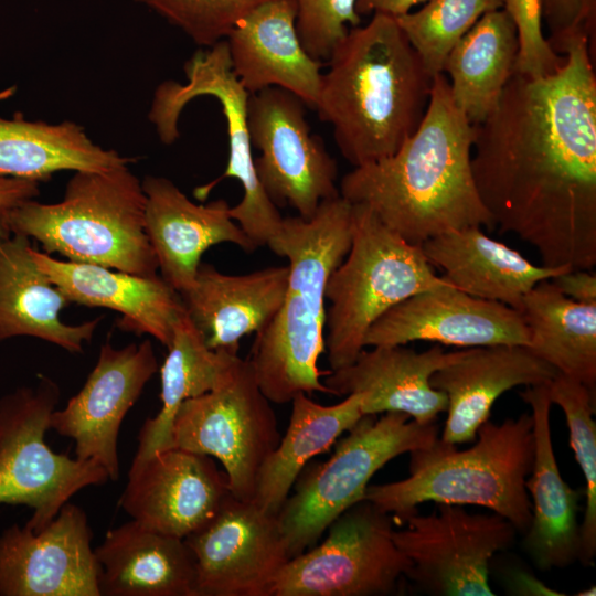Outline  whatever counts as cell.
<instances>
[{"mask_svg": "<svg viewBox=\"0 0 596 596\" xmlns=\"http://www.w3.org/2000/svg\"><path fill=\"white\" fill-rule=\"evenodd\" d=\"M195 44L210 47L226 39L235 24L253 9L269 0H135Z\"/></svg>", "mask_w": 596, "mask_h": 596, "instance_id": "37", "label": "cell"}, {"mask_svg": "<svg viewBox=\"0 0 596 596\" xmlns=\"http://www.w3.org/2000/svg\"><path fill=\"white\" fill-rule=\"evenodd\" d=\"M352 205L351 245L326 287L324 342L331 371L356 359L368 330L392 307L450 285L435 274L421 246L386 227L368 207Z\"/></svg>", "mask_w": 596, "mask_h": 596, "instance_id": "7", "label": "cell"}, {"mask_svg": "<svg viewBox=\"0 0 596 596\" xmlns=\"http://www.w3.org/2000/svg\"><path fill=\"white\" fill-rule=\"evenodd\" d=\"M305 103L280 87L247 99V126L258 180L276 206L290 205L310 219L323 200L338 196V166L310 132Z\"/></svg>", "mask_w": 596, "mask_h": 596, "instance_id": "14", "label": "cell"}, {"mask_svg": "<svg viewBox=\"0 0 596 596\" xmlns=\"http://www.w3.org/2000/svg\"><path fill=\"white\" fill-rule=\"evenodd\" d=\"M428 0H356V12L362 15L382 13L391 17H400Z\"/></svg>", "mask_w": 596, "mask_h": 596, "instance_id": "43", "label": "cell"}, {"mask_svg": "<svg viewBox=\"0 0 596 596\" xmlns=\"http://www.w3.org/2000/svg\"><path fill=\"white\" fill-rule=\"evenodd\" d=\"M371 348L363 349L351 364L324 375L330 394L358 393L363 415L398 412L421 424L436 422L447 411V396L430 385V377L460 360L468 349L446 352L440 344L422 352L404 345Z\"/></svg>", "mask_w": 596, "mask_h": 596, "instance_id": "21", "label": "cell"}, {"mask_svg": "<svg viewBox=\"0 0 596 596\" xmlns=\"http://www.w3.org/2000/svg\"><path fill=\"white\" fill-rule=\"evenodd\" d=\"M551 75L513 72L473 125L471 170L500 233L532 245L551 268L596 265V76L586 32Z\"/></svg>", "mask_w": 596, "mask_h": 596, "instance_id": "1", "label": "cell"}, {"mask_svg": "<svg viewBox=\"0 0 596 596\" xmlns=\"http://www.w3.org/2000/svg\"><path fill=\"white\" fill-rule=\"evenodd\" d=\"M315 110L354 167L392 156L418 128L433 76L396 19L374 13L331 53Z\"/></svg>", "mask_w": 596, "mask_h": 596, "instance_id": "3", "label": "cell"}, {"mask_svg": "<svg viewBox=\"0 0 596 596\" xmlns=\"http://www.w3.org/2000/svg\"><path fill=\"white\" fill-rule=\"evenodd\" d=\"M232 71L249 94L280 87L315 109L322 63L304 49L292 0H269L241 19L225 39Z\"/></svg>", "mask_w": 596, "mask_h": 596, "instance_id": "22", "label": "cell"}, {"mask_svg": "<svg viewBox=\"0 0 596 596\" xmlns=\"http://www.w3.org/2000/svg\"><path fill=\"white\" fill-rule=\"evenodd\" d=\"M158 371L150 340L115 348L106 341L83 387L50 417V429L75 443V457L91 460L117 480L118 435L124 417Z\"/></svg>", "mask_w": 596, "mask_h": 596, "instance_id": "16", "label": "cell"}, {"mask_svg": "<svg viewBox=\"0 0 596 596\" xmlns=\"http://www.w3.org/2000/svg\"><path fill=\"white\" fill-rule=\"evenodd\" d=\"M39 194L36 181L0 177V241L12 235L9 224L12 211Z\"/></svg>", "mask_w": 596, "mask_h": 596, "instance_id": "41", "label": "cell"}, {"mask_svg": "<svg viewBox=\"0 0 596 596\" xmlns=\"http://www.w3.org/2000/svg\"><path fill=\"white\" fill-rule=\"evenodd\" d=\"M86 513L65 503L41 531L14 523L0 534V596H100Z\"/></svg>", "mask_w": 596, "mask_h": 596, "instance_id": "17", "label": "cell"}, {"mask_svg": "<svg viewBox=\"0 0 596 596\" xmlns=\"http://www.w3.org/2000/svg\"><path fill=\"white\" fill-rule=\"evenodd\" d=\"M576 595L577 596H595L596 595V588H595V586H590L589 588L581 590Z\"/></svg>", "mask_w": 596, "mask_h": 596, "instance_id": "45", "label": "cell"}, {"mask_svg": "<svg viewBox=\"0 0 596 596\" xmlns=\"http://www.w3.org/2000/svg\"><path fill=\"white\" fill-rule=\"evenodd\" d=\"M436 422L421 424L408 415H363L324 462L302 470L277 513L289 558L310 549L344 510L363 499L373 475L395 457L429 447L438 438Z\"/></svg>", "mask_w": 596, "mask_h": 596, "instance_id": "8", "label": "cell"}, {"mask_svg": "<svg viewBox=\"0 0 596 596\" xmlns=\"http://www.w3.org/2000/svg\"><path fill=\"white\" fill-rule=\"evenodd\" d=\"M287 278V266L227 275L201 263L194 284L180 297L209 348L237 353L241 338L260 332L274 318Z\"/></svg>", "mask_w": 596, "mask_h": 596, "instance_id": "26", "label": "cell"}, {"mask_svg": "<svg viewBox=\"0 0 596 596\" xmlns=\"http://www.w3.org/2000/svg\"><path fill=\"white\" fill-rule=\"evenodd\" d=\"M558 372L523 345L469 348L458 361L435 372L430 385L448 401L440 439L475 441L494 402L517 386L547 384Z\"/></svg>", "mask_w": 596, "mask_h": 596, "instance_id": "23", "label": "cell"}, {"mask_svg": "<svg viewBox=\"0 0 596 596\" xmlns=\"http://www.w3.org/2000/svg\"><path fill=\"white\" fill-rule=\"evenodd\" d=\"M296 30L306 52L315 60L328 61L350 28L361 24L356 0H292Z\"/></svg>", "mask_w": 596, "mask_h": 596, "instance_id": "38", "label": "cell"}, {"mask_svg": "<svg viewBox=\"0 0 596 596\" xmlns=\"http://www.w3.org/2000/svg\"><path fill=\"white\" fill-rule=\"evenodd\" d=\"M145 210L142 183L123 166L108 171H75L61 201L29 200L12 211L9 224L12 234L38 241L49 255L157 276Z\"/></svg>", "mask_w": 596, "mask_h": 596, "instance_id": "6", "label": "cell"}, {"mask_svg": "<svg viewBox=\"0 0 596 596\" xmlns=\"http://www.w3.org/2000/svg\"><path fill=\"white\" fill-rule=\"evenodd\" d=\"M184 73L185 83L167 81L156 88L149 120L160 140L171 145L180 136L178 121L188 103L199 96H212L219 102L228 134L227 166L217 179L196 188L194 195L203 201L223 179L235 178L242 185L243 196L230 207V215L256 247L267 246L284 217L266 194L255 170L247 126L249 93L232 71L226 41L196 51L185 62Z\"/></svg>", "mask_w": 596, "mask_h": 596, "instance_id": "10", "label": "cell"}, {"mask_svg": "<svg viewBox=\"0 0 596 596\" xmlns=\"http://www.w3.org/2000/svg\"><path fill=\"white\" fill-rule=\"evenodd\" d=\"M503 9L512 18L518 32L519 52L515 72L540 77L556 72L564 62L550 45L543 32L540 0H504Z\"/></svg>", "mask_w": 596, "mask_h": 596, "instance_id": "39", "label": "cell"}, {"mask_svg": "<svg viewBox=\"0 0 596 596\" xmlns=\"http://www.w3.org/2000/svg\"><path fill=\"white\" fill-rule=\"evenodd\" d=\"M473 136V125L454 103L448 79L439 73L415 132L392 156L344 174L339 193L371 210L416 246L453 230L492 231L496 224L471 170Z\"/></svg>", "mask_w": 596, "mask_h": 596, "instance_id": "2", "label": "cell"}, {"mask_svg": "<svg viewBox=\"0 0 596 596\" xmlns=\"http://www.w3.org/2000/svg\"><path fill=\"white\" fill-rule=\"evenodd\" d=\"M517 26L505 9L482 15L448 53L443 73L456 106L472 125L496 108L518 58Z\"/></svg>", "mask_w": 596, "mask_h": 596, "instance_id": "30", "label": "cell"}, {"mask_svg": "<svg viewBox=\"0 0 596 596\" xmlns=\"http://www.w3.org/2000/svg\"><path fill=\"white\" fill-rule=\"evenodd\" d=\"M510 590L518 595H549V596H563V593H557L539 579L532 577L525 572L518 571L512 572L508 578Z\"/></svg>", "mask_w": 596, "mask_h": 596, "instance_id": "44", "label": "cell"}, {"mask_svg": "<svg viewBox=\"0 0 596 596\" xmlns=\"http://www.w3.org/2000/svg\"><path fill=\"white\" fill-rule=\"evenodd\" d=\"M348 200H323L310 219L284 217L267 246L288 259L281 304L270 322L256 333L251 363L264 395L275 404L291 402L299 393L330 394L320 381L318 360L326 349V287L345 257L352 238Z\"/></svg>", "mask_w": 596, "mask_h": 596, "instance_id": "4", "label": "cell"}, {"mask_svg": "<svg viewBox=\"0 0 596 596\" xmlns=\"http://www.w3.org/2000/svg\"><path fill=\"white\" fill-rule=\"evenodd\" d=\"M519 394L531 407L534 434V460L525 482L532 517L523 549L540 570L563 568L581 558L579 494L562 478L555 459L547 384L524 386Z\"/></svg>", "mask_w": 596, "mask_h": 596, "instance_id": "25", "label": "cell"}, {"mask_svg": "<svg viewBox=\"0 0 596 596\" xmlns=\"http://www.w3.org/2000/svg\"><path fill=\"white\" fill-rule=\"evenodd\" d=\"M141 183L146 234L161 278L179 295L194 284L201 257L210 247L232 243L247 253L257 248L231 217L225 200L195 204L163 177L148 175Z\"/></svg>", "mask_w": 596, "mask_h": 596, "instance_id": "20", "label": "cell"}, {"mask_svg": "<svg viewBox=\"0 0 596 596\" xmlns=\"http://www.w3.org/2000/svg\"><path fill=\"white\" fill-rule=\"evenodd\" d=\"M542 22L549 29L547 41L560 54L565 42L575 33L589 28V0H540Z\"/></svg>", "mask_w": 596, "mask_h": 596, "instance_id": "40", "label": "cell"}, {"mask_svg": "<svg viewBox=\"0 0 596 596\" xmlns=\"http://www.w3.org/2000/svg\"><path fill=\"white\" fill-rule=\"evenodd\" d=\"M167 349L168 354L160 368L161 408L142 425L132 462L170 448L172 424L181 404L213 390L237 355L226 350L209 348L185 308L173 323Z\"/></svg>", "mask_w": 596, "mask_h": 596, "instance_id": "34", "label": "cell"}, {"mask_svg": "<svg viewBox=\"0 0 596 596\" xmlns=\"http://www.w3.org/2000/svg\"><path fill=\"white\" fill-rule=\"evenodd\" d=\"M528 348L560 374L596 390V305L574 301L551 279L538 283L519 310Z\"/></svg>", "mask_w": 596, "mask_h": 596, "instance_id": "33", "label": "cell"}, {"mask_svg": "<svg viewBox=\"0 0 596 596\" xmlns=\"http://www.w3.org/2000/svg\"><path fill=\"white\" fill-rule=\"evenodd\" d=\"M40 269L71 302L117 311L119 328L149 334L169 347L173 323L183 310L180 295L161 277L140 276L117 269L61 260L32 248Z\"/></svg>", "mask_w": 596, "mask_h": 596, "instance_id": "24", "label": "cell"}, {"mask_svg": "<svg viewBox=\"0 0 596 596\" xmlns=\"http://www.w3.org/2000/svg\"><path fill=\"white\" fill-rule=\"evenodd\" d=\"M552 283L570 299L596 305V274L592 269L565 270L551 278Z\"/></svg>", "mask_w": 596, "mask_h": 596, "instance_id": "42", "label": "cell"}, {"mask_svg": "<svg viewBox=\"0 0 596 596\" xmlns=\"http://www.w3.org/2000/svg\"><path fill=\"white\" fill-rule=\"evenodd\" d=\"M100 596H198L193 555L184 540L131 520L94 549Z\"/></svg>", "mask_w": 596, "mask_h": 596, "instance_id": "28", "label": "cell"}, {"mask_svg": "<svg viewBox=\"0 0 596 596\" xmlns=\"http://www.w3.org/2000/svg\"><path fill=\"white\" fill-rule=\"evenodd\" d=\"M184 542L195 563L198 596H272L289 560L277 515L232 494Z\"/></svg>", "mask_w": 596, "mask_h": 596, "instance_id": "15", "label": "cell"}, {"mask_svg": "<svg viewBox=\"0 0 596 596\" xmlns=\"http://www.w3.org/2000/svg\"><path fill=\"white\" fill-rule=\"evenodd\" d=\"M476 438L464 450L437 438L429 447L411 453L407 478L369 485L363 499L403 521L428 501L480 505L524 534L532 517L525 487L534 460L531 413L499 424L488 419Z\"/></svg>", "mask_w": 596, "mask_h": 596, "instance_id": "5", "label": "cell"}, {"mask_svg": "<svg viewBox=\"0 0 596 596\" xmlns=\"http://www.w3.org/2000/svg\"><path fill=\"white\" fill-rule=\"evenodd\" d=\"M503 7L504 0H428L395 19L434 77L443 73L448 53L477 21Z\"/></svg>", "mask_w": 596, "mask_h": 596, "instance_id": "36", "label": "cell"}, {"mask_svg": "<svg viewBox=\"0 0 596 596\" xmlns=\"http://www.w3.org/2000/svg\"><path fill=\"white\" fill-rule=\"evenodd\" d=\"M552 404L567 423L570 445L585 478V508L581 532V558L593 564L596 555V423L595 393L577 380L557 374L547 383Z\"/></svg>", "mask_w": 596, "mask_h": 596, "instance_id": "35", "label": "cell"}, {"mask_svg": "<svg viewBox=\"0 0 596 596\" xmlns=\"http://www.w3.org/2000/svg\"><path fill=\"white\" fill-rule=\"evenodd\" d=\"M272 402L247 359L236 355L211 391L184 401L171 429V447L220 461L233 497L253 501L259 471L280 440Z\"/></svg>", "mask_w": 596, "mask_h": 596, "instance_id": "11", "label": "cell"}, {"mask_svg": "<svg viewBox=\"0 0 596 596\" xmlns=\"http://www.w3.org/2000/svg\"><path fill=\"white\" fill-rule=\"evenodd\" d=\"M32 248L24 235L0 241V341L33 337L81 353L102 318L63 322L61 311L72 302L36 265Z\"/></svg>", "mask_w": 596, "mask_h": 596, "instance_id": "27", "label": "cell"}, {"mask_svg": "<svg viewBox=\"0 0 596 596\" xmlns=\"http://www.w3.org/2000/svg\"><path fill=\"white\" fill-rule=\"evenodd\" d=\"M230 494L226 473L214 458L171 447L131 464L119 504L142 526L184 540Z\"/></svg>", "mask_w": 596, "mask_h": 596, "instance_id": "18", "label": "cell"}, {"mask_svg": "<svg viewBox=\"0 0 596 596\" xmlns=\"http://www.w3.org/2000/svg\"><path fill=\"white\" fill-rule=\"evenodd\" d=\"M132 159L94 143L73 121L0 117V177L46 181L58 171H108Z\"/></svg>", "mask_w": 596, "mask_h": 596, "instance_id": "32", "label": "cell"}, {"mask_svg": "<svg viewBox=\"0 0 596 596\" xmlns=\"http://www.w3.org/2000/svg\"><path fill=\"white\" fill-rule=\"evenodd\" d=\"M414 341L464 349L528 347L529 331L518 310L449 285L418 292L392 307L368 330L364 347L405 345Z\"/></svg>", "mask_w": 596, "mask_h": 596, "instance_id": "19", "label": "cell"}, {"mask_svg": "<svg viewBox=\"0 0 596 596\" xmlns=\"http://www.w3.org/2000/svg\"><path fill=\"white\" fill-rule=\"evenodd\" d=\"M422 252L443 278L470 296L520 310L524 296L541 280L568 268L536 266L481 227L453 230L425 241Z\"/></svg>", "mask_w": 596, "mask_h": 596, "instance_id": "29", "label": "cell"}, {"mask_svg": "<svg viewBox=\"0 0 596 596\" xmlns=\"http://www.w3.org/2000/svg\"><path fill=\"white\" fill-rule=\"evenodd\" d=\"M362 396L349 394L333 405H322L299 393L291 401L288 427L263 465L252 502L277 515L307 462L328 450L362 416Z\"/></svg>", "mask_w": 596, "mask_h": 596, "instance_id": "31", "label": "cell"}, {"mask_svg": "<svg viewBox=\"0 0 596 596\" xmlns=\"http://www.w3.org/2000/svg\"><path fill=\"white\" fill-rule=\"evenodd\" d=\"M60 386L41 375L0 397V504H22L33 513L25 525L43 530L79 490L103 486L104 468L53 451L45 443Z\"/></svg>", "mask_w": 596, "mask_h": 596, "instance_id": "9", "label": "cell"}, {"mask_svg": "<svg viewBox=\"0 0 596 596\" xmlns=\"http://www.w3.org/2000/svg\"><path fill=\"white\" fill-rule=\"evenodd\" d=\"M393 517L362 499L328 526V535L291 557L272 596H382L397 589L409 560L393 540Z\"/></svg>", "mask_w": 596, "mask_h": 596, "instance_id": "12", "label": "cell"}, {"mask_svg": "<svg viewBox=\"0 0 596 596\" xmlns=\"http://www.w3.org/2000/svg\"><path fill=\"white\" fill-rule=\"evenodd\" d=\"M393 540L409 560L406 575L434 596H493L492 557L510 547L518 532L503 517L469 513L462 505L437 503V512L408 515Z\"/></svg>", "mask_w": 596, "mask_h": 596, "instance_id": "13", "label": "cell"}]
</instances>
